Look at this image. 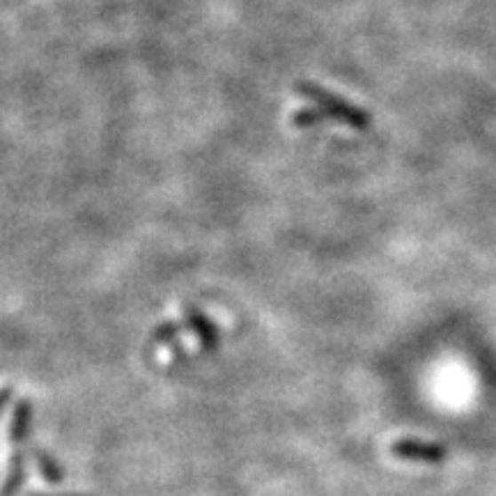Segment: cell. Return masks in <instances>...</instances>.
<instances>
[{"label": "cell", "mask_w": 496, "mask_h": 496, "mask_svg": "<svg viewBox=\"0 0 496 496\" xmlns=\"http://www.w3.org/2000/svg\"><path fill=\"white\" fill-rule=\"evenodd\" d=\"M297 92L301 94L303 100H308L310 104H315V108L322 110L326 117H333V120L342 122V124H349L356 132H365L370 127V113L361 106L352 104V101L342 100L340 94L331 92L324 85L313 81H299L297 83Z\"/></svg>", "instance_id": "1"}, {"label": "cell", "mask_w": 496, "mask_h": 496, "mask_svg": "<svg viewBox=\"0 0 496 496\" xmlns=\"http://www.w3.org/2000/svg\"><path fill=\"white\" fill-rule=\"evenodd\" d=\"M324 113L322 110H313V108H299L292 113V124L297 129H308L313 124H320Z\"/></svg>", "instance_id": "2"}]
</instances>
